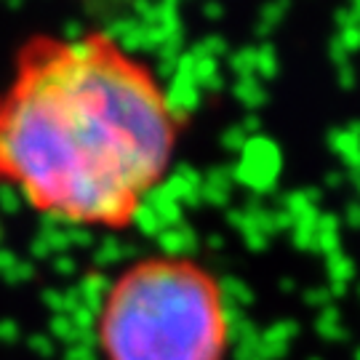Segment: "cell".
<instances>
[{"mask_svg":"<svg viewBox=\"0 0 360 360\" xmlns=\"http://www.w3.org/2000/svg\"><path fill=\"white\" fill-rule=\"evenodd\" d=\"M181 134L158 70L115 35H32L0 91V184L51 221L123 232L168 179Z\"/></svg>","mask_w":360,"mask_h":360,"instance_id":"6da1fadb","label":"cell"},{"mask_svg":"<svg viewBox=\"0 0 360 360\" xmlns=\"http://www.w3.org/2000/svg\"><path fill=\"white\" fill-rule=\"evenodd\" d=\"M99 360H230V294L206 262L155 251L107 281L94 312Z\"/></svg>","mask_w":360,"mask_h":360,"instance_id":"7a4b0ae2","label":"cell"}]
</instances>
